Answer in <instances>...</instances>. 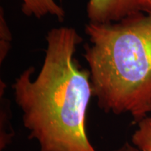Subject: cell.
<instances>
[{
    "label": "cell",
    "mask_w": 151,
    "mask_h": 151,
    "mask_svg": "<svg viewBox=\"0 0 151 151\" xmlns=\"http://www.w3.org/2000/svg\"><path fill=\"white\" fill-rule=\"evenodd\" d=\"M44 61L36 78L30 67L13 84L29 138L39 151H97L86 132L93 91L89 70L73 58L82 38L69 27L52 28L46 37Z\"/></svg>",
    "instance_id": "1"
},
{
    "label": "cell",
    "mask_w": 151,
    "mask_h": 151,
    "mask_svg": "<svg viewBox=\"0 0 151 151\" xmlns=\"http://www.w3.org/2000/svg\"><path fill=\"white\" fill-rule=\"evenodd\" d=\"M93 97L106 113L137 122L151 111V14L142 11L110 24L86 25Z\"/></svg>",
    "instance_id": "2"
},
{
    "label": "cell",
    "mask_w": 151,
    "mask_h": 151,
    "mask_svg": "<svg viewBox=\"0 0 151 151\" xmlns=\"http://www.w3.org/2000/svg\"><path fill=\"white\" fill-rule=\"evenodd\" d=\"M140 0H88L87 16L90 22L110 24L141 11Z\"/></svg>",
    "instance_id": "3"
},
{
    "label": "cell",
    "mask_w": 151,
    "mask_h": 151,
    "mask_svg": "<svg viewBox=\"0 0 151 151\" xmlns=\"http://www.w3.org/2000/svg\"><path fill=\"white\" fill-rule=\"evenodd\" d=\"M22 12L27 16L41 18L51 15L62 21L65 11L55 0H22Z\"/></svg>",
    "instance_id": "4"
},
{
    "label": "cell",
    "mask_w": 151,
    "mask_h": 151,
    "mask_svg": "<svg viewBox=\"0 0 151 151\" xmlns=\"http://www.w3.org/2000/svg\"><path fill=\"white\" fill-rule=\"evenodd\" d=\"M0 62L1 63L9 51L11 41L12 39L11 32L4 16L2 9H1L0 16Z\"/></svg>",
    "instance_id": "5"
},
{
    "label": "cell",
    "mask_w": 151,
    "mask_h": 151,
    "mask_svg": "<svg viewBox=\"0 0 151 151\" xmlns=\"http://www.w3.org/2000/svg\"><path fill=\"white\" fill-rule=\"evenodd\" d=\"M132 143L140 151H151V137L137 129L132 135Z\"/></svg>",
    "instance_id": "6"
},
{
    "label": "cell",
    "mask_w": 151,
    "mask_h": 151,
    "mask_svg": "<svg viewBox=\"0 0 151 151\" xmlns=\"http://www.w3.org/2000/svg\"><path fill=\"white\" fill-rule=\"evenodd\" d=\"M137 129L149 137H151V118L147 116L138 122Z\"/></svg>",
    "instance_id": "7"
},
{
    "label": "cell",
    "mask_w": 151,
    "mask_h": 151,
    "mask_svg": "<svg viewBox=\"0 0 151 151\" xmlns=\"http://www.w3.org/2000/svg\"><path fill=\"white\" fill-rule=\"evenodd\" d=\"M139 5L141 11L147 14H151V0H140Z\"/></svg>",
    "instance_id": "8"
},
{
    "label": "cell",
    "mask_w": 151,
    "mask_h": 151,
    "mask_svg": "<svg viewBox=\"0 0 151 151\" xmlns=\"http://www.w3.org/2000/svg\"><path fill=\"white\" fill-rule=\"evenodd\" d=\"M112 151H140L138 149L137 147H135L133 144L126 142L124 143L123 145H122L121 146L119 147V148L115 149Z\"/></svg>",
    "instance_id": "9"
},
{
    "label": "cell",
    "mask_w": 151,
    "mask_h": 151,
    "mask_svg": "<svg viewBox=\"0 0 151 151\" xmlns=\"http://www.w3.org/2000/svg\"><path fill=\"white\" fill-rule=\"evenodd\" d=\"M150 113H151V111H150Z\"/></svg>",
    "instance_id": "10"
}]
</instances>
